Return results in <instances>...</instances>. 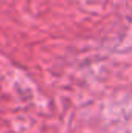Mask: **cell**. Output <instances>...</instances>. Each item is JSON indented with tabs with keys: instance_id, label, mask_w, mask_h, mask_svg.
I'll return each mask as SVG.
<instances>
[]
</instances>
